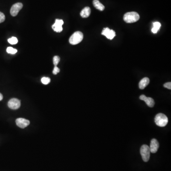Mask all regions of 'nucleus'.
<instances>
[{
	"mask_svg": "<svg viewBox=\"0 0 171 171\" xmlns=\"http://www.w3.org/2000/svg\"><path fill=\"white\" fill-rule=\"evenodd\" d=\"M123 19L126 23H134L139 20L140 16L137 12H132L125 13Z\"/></svg>",
	"mask_w": 171,
	"mask_h": 171,
	"instance_id": "f257e3e1",
	"label": "nucleus"
},
{
	"mask_svg": "<svg viewBox=\"0 0 171 171\" xmlns=\"http://www.w3.org/2000/svg\"><path fill=\"white\" fill-rule=\"evenodd\" d=\"M156 125L160 127H165L168 124V119L166 115L162 113H159L156 115L155 118Z\"/></svg>",
	"mask_w": 171,
	"mask_h": 171,
	"instance_id": "f03ea898",
	"label": "nucleus"
},
{
	"mask_svg": "<svg viewBox=\"0 0 171 171\" xmlns=\"http://www.w3.org/2000/svg\"><path fill=\"white\" fill-rule=\"evenodd\" d=\"M83 39V34L81 32H74L69 39V42L72 45H76L81 42Z\"/></svg>",
	"mask_w": 171,
	"mask_h": 171,
	"instance_id": "7ed1b4c3",
	"label": "nucleus"
},
{
	"mask_svg": "<svg viewBox=\"0 0 171 171\" xmlns=\"http://www.w3.org/2000/svg\"><path fill=\"white\" fill-rule=\"evenodd\" d=\"M150 150L149 146L146 145H144L140 148V154L143 161L147 162L149 161L150 156Z\"/></svg>",
	"mask_w": 171,
	"mask_h": 171,
	"instance_id": "20e7f679",
	"label": "nucleus"
},
{
	"mask_svg": "<svg viewBox=\"0 0 171 171\" xmlns=\"http://www.w3.org/2000/svg\"><path fill=\"white\" fill-rule=\"evenodd\" d=\"M22 7H23V5L21 2L15 3L11 7V10H10V13H11V15L12 16H16L17 15L19 12L22 8Z\"/></svg>",
	"mask_w": 171,
	"mask_h": 171,
	"instance_id": "39448f33",
	"label": "nucleus"
},
{
	"mask_svg": "<svg viewBox=\"0 0 171 171\" xmlns=\"http://www.w3.org/2000/svg\"><path fill=\"white\" fill-rule=\"evenodd\" d=\"M8 106L11 109L16 110L21 106V101L17 98H12L8 102Z\"/></svg>",
	"mask_w": 171,
	"mask_h": 171,
	"instance_id": "423d86ee",
	"label": "nucleus"
},
{
	"mask_svg": "<svg viewBox=\"0 0 171 171\" xmlns=\"http://www.w3.org/2000/svg\"><path fill=\"white\" fill-rule=\"evenodd\" d=\"M102 34L106 36L109 39H112L116 36V33L112 29H109L108 28H104L102 32Z\"/></svg>",
	"mask_w": 171,
	"mask_h": 171,
	"instance_id": "0eeeda50",
	"label": "nucleus"
},
{
	"mask_svg": "<svg viewBox=\"0 0 171 171\" xmlns=\"http://www.w3.org/2000/svg\"><path fill=\"white\" fill-rule=\"evenodd\" d=\"M63 23H64V22H63V20L56 19L54 24L52 26V28L55 32H60L63 30L62 26Z\"/></svg>",
	"mask_w": 171,
	"mask_h": 171,
	"instance_id": "6e6552de",
	"label": "nucleus"
},
{
	"mask_svg": "<svg viewBox=\"0 0 171 171\" xmlns=\"http://www.w3.org/2000/svg\"><path fill=\"white\" fill-rule=\"evenodd\" d=\"M16 123L19 128H24L29 125V121L23 118H18L16 120Z\"/></svg>",
	"mask_w": 171,
	"mask_h": 171,
	"instance_id": "1a4fd4ad",
	"label": "nucleus"
},
{
	"mask_svg": "<svg viewBox=\"0 0 171 171\" xmlns=\"http://www.w3.org/2000/svg\"><path fill=\"white\" fill-rule=\"evenodd\" d=\"M159 147V144L158 141L156 139H153L152 140L150 143V146L149 147L151 153H156Z\"/></svg>",
	"mask_w": 171,
	"mask_h": 171,
	"instance_id": "9d476101",
	"label": "nucleus"
},
{
	"mask_svg": "<svg viewBox=\"0 0 171 171\" xmlns=\"http://www.w3.org/2000/svg\"><path fill=\"white\" fill-rule=\"evenodd\" d=\"M140 99L143 100L146 104V105L149 107L153 108L155 105V101L153 98L151 97H147L144 95H141L140 97Z\"/></svg>",
	"mask_w": 171,
	"mask_h": 171,
	"instance_id": "9b49d317",
	"label": "nucleus"
},
{
	"mask_svg": "<svg viewBox=\"0 0 171 171\" xmlns=\"http://www.w3.org/2000/svg\"><path fill=\"white\" fill-rule=\"evenodd\" d=\"M150 82V80L148 77H144L141 80L139 83V87L141 90H143L147 86Z\"/></svg>",
	"mask_w": 171,
	"mask_h": 171,
	"instance_id": "f8f14e48",
	"label": "nucleus"
},
{
	"mask_svg": "<svg viewBox=\"0 0 171 171\" xmlns=\"http://www.w3.org/2000/svg\"><path fill=\"white\" fill-rule=\"evenodd\" d=\"M91 13V9L89 7H86L80 12V16L82 18H86L90 16Z\"/></svg>",
	"mask_w": 171,
	"mask_h": 171,
	"instance_id": "ddd939ff",
	"label": "nucleus"
},
{
	"mask_svg": "<svg viewBox=\"0 0 171 171\" xmlns=\"http://www.w3.org/2000/svg\"><path fill=\"white\" fill-rule=\"evenodd\" d=\"M93 4L95 8L99 11H103L105 9V6L98 0H94L93 2Z\"/></svg>",
	"mask_w": 171,
	"mask_h": 171,
	"instance_id": "4468645a",
	"label": "nucleus"
},
{
	"mask_svg": "<svg viewBox=\"0 0 171 171\" xmlns=\"http://www.w3.org/2000/svg\"><path fill=\"white\" fill-rule=\"evenodd\" d=\"M6 51L7 53L11 54H15L17 53V50L16 49H15L14 48L11 47H8L7 48Z\"/></svg>",
	"mask_w": 171,
	"mask_h": 171,
	"instance_id": "2eb2a0df",
	"label": "nucleus"
},
{
	"mask_svg": "<svg viewBox=\"0 0 171 171\" xmlns=\"http://www.w3.org/2000/svg\"><path fill=\"white\" fill-rule=\"evenodd\" d=\"M8 42H9V43L11 44H12V45H14V44H16L17 43L18 39H17L15 37H12L11 38L9 39H8Z\"/></svg>",
	"mask_w": 171,
	"mask_h": 171,
	"instance_id": "dca6fc26",
	"label": "nucleus"
},
{
	"mask_svg": "<svg viewBox=\"0 0 171 171\" xmlns=\"http://www.w3.org/2000/svg\"><path fill=\"white\" fill-rule=\"evenodd\" d=\"M41 81H42V82L43 84H44V85H47L50 82V79L49 77H43L42 78Z\"/></svg>",
	"mask_w": 171,
	"mask_h": 171,
	"instance_id": "f3484780",
	"label": "nucleus"
},
{
	"mask_svg": "<svg viewBox=\"0 0 171 171\" xmlns=\"http://www.w3.org/2000/svg\"><path fill=\"white\" fill-rule=\"evenodd\" d=\"M60 61V58L58 56H56L53 57V64L55 66H57Z\"/></svg>",
	"mask_w": 171,
	"mask_h": 171,
	"instance_id": "a211bd4d",
	"label": "nucleus"
},
{
	"mask_svg": "<svg viewBox=\"0 0 171 171\" xmlns=\"http://www.w3.org/2000/svg\"><path fill=\"white\" fill-rule=\"evenodd\" d=\"M153 25H154L153 28L157 29L158 31H159V29L160 28L161 26V23H160L159 22H155L153 23Z\"/></svg>",
	"mask_w": 171,
	"mask_h": 171,
	"instance_id": "6ab92c4d",
	"label": "nucleus"
},
{
	"mask_svg": "<svg viewBox=\"0 0 171 171\" xmlns=\"http://www.w3.org/2000/svg\"><path fill=\"white\" fill-rule=\"evenodd\" d=\"M5 20V14L0 12V23L3 22Z\"/></svg>",
	"mask_w": 171,
	"mask_h": 171,
	"instance_id": "aec40b11",
	"label": "nucleus"
},
{
	"mask_svg": "<svg viewBox=\"0 0 171 171\" xmlns=\"http://www.w3.org/2000/svg\"><path fill=\"white\" fill-rule=\"evenodd\" d=\"M60 71V70L57 66H55L53 70V74L56 75Z\"/></svg>",
	"mask_w": 171,
	"mask_h": 171,
	"instance_id": "412c9836",
	"label": "nucleus"
},
{
	"mask_svg": "<svg viewBox=\"0 0 171 171\" xmlns=\"http://www.w3.org/2000/svg\"><path fill=\"white\" fill-rule=\"evenodd\" d=\"M163 86H164V87H166V88H168L169 90H171V83L170 82H167V83H165V84L163 85Z\"/></svg>",
	"mask_w": 171,
	"mask_h": 171,
	"instance_id": "4be33fe9",
	"label": "nucleus"
},
{
	"mask_svg": "<svg viewBox=\"0 0 171 171\" xmlns=\"http://www.w3.org/2000/svg\"><path fill=\"white\" fill-rule=\"evenodd\" d=\"M158 30L154 28H153L152 29V32L154 33H156L158 32Z\"/></svg>",
	"mask_w": 171,
	"mask_h": 171,
	"instance_id": "5701e85b",
	"label": "nucleus"
},
{
	"mask_svg": "<svg viewBox=\"0 0 171 171\" xmlns=\"http://www.w3.org/2000/svg\"><path fill=\"white\" fill-rule=\"evenodd\" d=\"M3 99V96L1 93H0V101Z\"/></svg>",
	"mask_w": 171,
	"mask_h": 171,
	"instance_id": "b1692460",
	"label": "nucleus"
}]
</instances>
